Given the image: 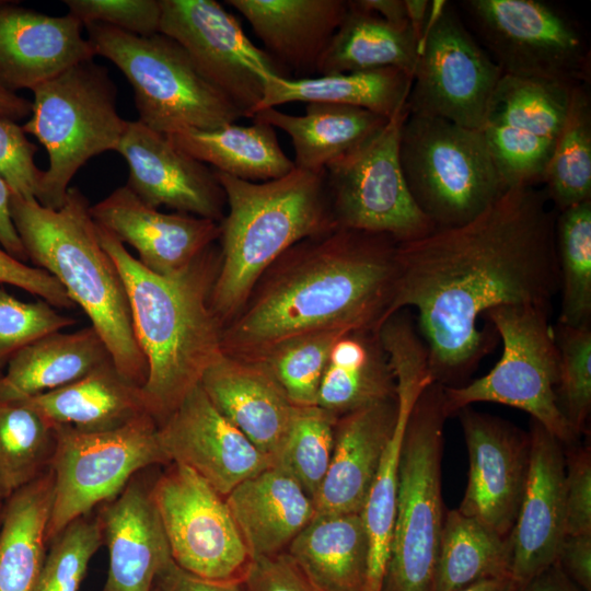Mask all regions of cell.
<instances>
[{
	"mask_svg": "<svg viewBox=\"0 0 591 591\" xmlns=\"http://www.w3.org/2000/svg\"><path fill=\"white\" fill-rule=\"evenodd\" d=\"M112 359L92 327L45 335L16 351L0 373V404L68 385Z\"/></svg>",
	"mask_w": 591,
	"mask_h": 591,
	"instance_id": "83f0119b",
	"label": "cell"
},
{
	"mask_svg": "<svg viewBox=\"0 0 591 591\" xmlns=\"http://www.w3.org/2000/svg\"><path fill=\"white\" fill-rule=\"evenodd\" d=\"M337 417L317 405L297 406L273 466L290 475L314 501L328 470Z\"/></svg>",
	"mask_w": 591,
	"mask_h": 591,
	"instance_id": "7bdbcfd3",
	"label": "cell"
},
{
	"mask_svg": "<svg viewBox=\"0 0 591 591\" xmlns=\"http://www.w3.org/2000/svg\"><path fill=\"white\" fill-rule=\"evenodd\" d=\"M502 74L453 7L432 1L406 109L482 130Z\"/></svg>",
	"mask_w": 591,
	"mask_h": 591,
	"instance_id": "5bb4252c",
	"label": "cell"
},
{
	"mask_svg": "<svg viewBox=\"0 0 591 591\" xmlns=\"http://www.w3.org/2000/svg\"><path fill=\"white\" fill-rule=\"evenodd\" d=\"M129 167L127 186L148 206L220 222L225 195L215 170L139 120L128 121L116 149Z\"/></svg>",
	"mask_w": 591,
	"mask_h": 591,
	"instance_id": "d6986e66",
	"label": "cell"
},
{
	"mask_svg": "<svg viewBox=\"0 0 591 591\" xmlns=\"http://www.w3.org/2000/svg\"><path fill=\"white\" fill-rule=\"evenodd\" d=\"M468 452V482L457 508L508 538L529 472L530 436L510 422L464 407L456 413Z\"/></svg>",
	"mask_w": 591,
	"mask_h": 591,
	"instance_id": "e0dca14e",
	"label": "cell"
},
{
	"mask_svg": "<svg viewBox=\"0 0 591 591\" xmlns=\"http://www.w3.org/2000/svg\"><path fill=\"white\" fill-rule=\"evenodd\" d=\"M354 7L397 27H410L404 0H350Z\"/></svg>",
	"mask_w": 591,
	"mask_h": 591,
	"instance_id": "6f0895ef",
	"label": "cell"
},
{
	"mask_svg": "<svg viewBox=\"0 0 591 591\" xmlns=\"http://www.w3.org/2000/svg\"><path fill=\"white\" fill-rule=\"evenodd\" d=\"M285 553L323 591H366L369 541L361 513H315Z\"/></svg>",
	"mask_w": 591,
	"mask_h": 591,
	"instance_id": "f546056e",
	"label": "cell"
},
{
	"mask_svg": "<svg viewBox=\"0 0 591 591\" xmlns=\"http://www.w3.org/2000/svg\"><path fill=\"white\" fill-rule=\"evenodd\" d=\"M32 102L16 93L0 88V116L13 121L30 117Z\"/></svg>",
	"mask_w": 591,
	"mask_h": 591,
	"instance_id": "91938a15",
	"label": "cell"
},
{
	"mask_svg": "<svg viewBox=\"0 0 591 591\" xmlns=\"http://www.w3.org/2000/svg\"><path fill=\"white\" fill-rule=\"evenodd\" d=\"M520 587L511 576H505L479 580L456 591H519Z\"/></svg>",
	"mask_w": 591,
	"mask_h": 591,
	"instance_id": "6125c7cd",
	"label": "cell"
},
{
	"mask_svg": "<svg viewBox=\"0 0 591 591\" xmlns=\"http://www.w3.org/2000/svg\"><path fill=\"white\" fill-rule=\"evenodd\" d=\"M418 43L410 27L394 26L347 1V12L321 56L320 76L397 68L412 77Z\"/></svg>",
	"mask_w": 591,
	"mask_h": 591,
	"instance_id": "8d00e7d4",
	"label": "cell"
},
{
	"mask_svg": "<svg viewBox=\"0 0 591 591\" xmlns=\"http://www.w3.org/2000/svg\"><path fill=\"white\" fill-rule=\"evenodd\" d=\"M551 311L533 305H501L484 314L502 340V355L484 376L444 386L449 416L474 403L508 405L529 413L564 444L579 436L561 414L556 398L558 350Z\"/></svg>",
	"mask_w": 591,
	"mask_h": 591,
	"instance_id": "30bf717a",
	"label": "cell"
},
{
	"mask_svg": "<svg viewBox=\"0 0 591 591\" xmlns=\"http://www.w3.org/2000/svg\"><path fill=\"white\" fill-rule=\"evenodd\" d=\"M10 197L11 192L0 177V244L11 256L25 263L28 258L11 217Z\"/></svg>",
	"mask_w": 591,
	"mask_h": 591,
	"instance_id": "9f6ffc18",
	"label": "cell"
},
{
	"mask_svg": "<svg viewBox=\"0 0 591 591\" xmlns=\"http://www.w3.org/2000/svg\"><path fill=\"white\" fill-rule=\"evenodd\" d=\"M398 155L416 206L436 229L470 222L508 190L478 129L408 113Z\"/></svg>",
	"mask_w": 591,
	"mask_h": 591,
	"instance_id": "9c48e42d",
	"label": "cell"
},
{
	"mask_svg": "<svg viewBox=\"0 0 591 591\" xmlns=\"http://www.w3.org/2000/svg\"><path fill=\"white\" fill-rule=\"evenodd\" d=\"M36 151L22 126L0 116V177L12 195L36 199L43 176L34 161Z\"/></svg>",
	"mask_w": 591,
	"mask_h": 591,
	"instance_id": "681fc988",
	"label": "cell"
},
{
	"mask_svg": "<svg viewBox=\"0 0 591 591\" xmlns=\"http://www.w3.org/2000/svg\"><path fill=\"white\" fill-rule=\"evenodd\" d=\"M148 470V468H147ZM143 470L112 500L97 507L108 569L102 591H152L161 568L172 559L167 538Z\"/></svg>",
	"mask_w": 591,
	"mask_h": 591,
	"instance_id": "7402d4cb",
	"label": "cell"
},
{
	"mask_svg": "<svg viewBox=\"0 0 591 591\" xmlns=\"http://www.w3.org/2000/svg\"><path fill=\"white\" fill-rule=\"evenodd\" d=\"M243 586L245 591H323L286 553L254 558Z\"/></svg>",
	"mask_w": 591,
	"mask_h": 591,
	"instance_id": "816d5d0a",
	"label": "cell"
},
{
	"mask_svg": "<svg viewBox=\"0 0 591 591\" xmlns=\"http://www.w3.org/2000/svg\"><path fill=\"white\" fill-rule=\"evenodd\" d=\"M152 591H155L154 589H152Z\"/></svg>",
	"mask_w": 591,
	"mask_h": 591,
	"instance_id": "e7e4bbea",
	"label": "cell"
},
{
	"mask_svg": "<svg viewBox=\"0 0 591 591\" xmlns=\"http://www.w3.org/2000/svg\"><path fill=\"white\" fill-rule=\"evenodd\" d=\"M155 591H245L243 583L220 582L197 577L181 567L173 559L158 572Z\"/></svg>",
	"mask_w": 591,
	"mask_h": 591,
	"instance_id": "11a10c76",
	"label": "cell"
},
{
	"mask_svg": "<svg viewBox=\"0 0 591 591\" xmlns=\"http://www.w3.org/2000/svg\"><path fill=\"white\" fill-rule=\"evenodd\" d=\"M56 425L28 401L0 404V502L50 470Z\"/></svg>",
	"mask_w": 591,
	"mask_h": 591,
	"instance_id": "ab89813d",
	"label": "cell"
},
{
	"mask_svg": "<svg viewBox=\"0 0 591 591\" xmlns=\"http://www.w3.org/2000/svg\"><path fill=\"white\" fill-rule=\"evenodd\" d=\"M572 88L502 74L490 97L482 131L488 139L553 147L564 126Z\"/></svg>",
	"mask_w": 591,
	"mask_h": 591,
	"instance_id": "836d02e7",
	"label": "cell"
},
{
	"mask_svg": "<svg viewBox=\"0 0 591 591\" xmlns=\"http://www.w3.org/2000/svg\"><path fill=\"white\" fill-rule=\"evenodd\" d=\"M287 73H316L321 56L346 12L344 0H227Z\"/></svg>",
	"mask_w": 591,
	"mask_h": 591,
	"instance_id": "484cf974",
	"label": "cell"
},
{
	"mask_svg": "<svg viewBox=\"0 0 591 591\" xmlns=\"http://www.w3.org/2000/svg\"><path fill=\"white\" fill-rule=\"evenodd\" d=\"M412 81L410 74L397 68L298 79L268 74L263 79V96L254 115L287 103L303 102L359 107L391 118L406 107Z\"/></svg>",
	"mask_w": 591,
	"mask_h": 591,
	"instance_id": "1f68e13d",
	"label": "cell"
},
{
	"mask_svg": "<svg viewBox=\"0 0 591 591\" xmlns=\"http://www.w3.org/2000/svg\"><path fill=\"white\" fill-rule=\"evenodd\" d=\"M556 217L545 190L519 185L463 225L398 243L385 321L397 311L416 310L433 382L454 386L489 351L494 336L477 325L489 310L552 311L559 292Z\"/></svg>",
	"mask_w": 591,
	"mask_h": 591,
	"instance_id": "6da1fadb",
	"label": "cell"
},
{
	"mask_svg": "<svg viewBox=\"0 0 591 591\" xmlns=\"http://www.w3.org/2000/svg\"><path fill=\"white\" fill-rule=\"evenodd\" d=\"M211 130H186L167 136L174 146L215 171L253 183L280 178L294 170L281 149L275 128L253 120Z\"/></svg>",
	"mask_w": 591,
	"mask_h": 591,
	"instance_id": "d590c367",
	"label": "cell"
},
{
	"mask_svg": "<svg viewBox=\"0 0 591 591\" xmlns=\"http://www.w3.org/2000/svg\"><path fill=\"white\" fill-rule=\"evenodd\" d=\"M90 213L96 224L132 246L148 270L163 277L186 271L220 236L219 222L159 211L127 185L90 206Z\"/></svg>",
	"mask_w": 591,
	"mask_h": 591,
	"instance_id": "44dd1931",
	"label": "cell"
},
{
	"mask_svg": "<svg viewBox=\"0 0 591 591\" xmlns=\"http://www.w3.org/2000/svg\"><path fill=\"white\" fill-rule=\"evenodd\" d=\"M26 401L53 424L89 433L115 430L149 414L141 387L123 376L112 359L68 385Z\"/></svg>",
	"mask_w": 591,
	"mask_h": 591,
	"instance_id": "f1b7e54d",
	"label": "cell"
},
{
	"mask_svg": "<svg viewBox=\"0 0 591 591\" xmlns=\"http://www.w3.org/2000/svg\"><path fill=\"white\" fill-rule=\"evenodd\" d=\"M519 591H583L561 569L554 565L520 587Z\"/></svg>",
	"mask_w": 591,
	"mask_h": 591,
	"instance_id": "680465c9",
	"label": "cell"
},
{
	"mask_svg": "<svg viewBox=\"0 0 591 591\" xmlns=\"http://www.w3.org/2000/svg\"><path fill=\"white\" fill-rule=\"evenodd\" d=\"M408 23L412 32L419 45L424 38L427 22L431 11V1L427 0H404Z\"/></svg>",
	"mask_w": 591,
	"mask_h": 591,
	"instance_id": "94428289",
	"label": "cell"
},
{
	"mask_svg": "<svg viewBox=\"0 0 591 591\" xmlns=\"http://www.w3.org/2000/svg\"><path fill=\"white\" fill-rule=\"evenodd\" d=\"M102 545L95 514L72 521L49 542L34 591H79L89 564Z\"/></svg>",
	"mask_w": 591,
	"mask_h": 591,
	"instance_id": "bcb514c9",
	"label": "cell"
},
{
	"mask_svg": "<svg viewBox=\"0 0 591 591\" xmlns=\"http://www.w3.org/2000/svg\"><path fill=\"white\" fill-rule=\"evenodd\" d=\"M158 436L170 463L193 470L221 496L273 466L233 424L195 386L160 425Z\"/></svg>",
	"mask_w": 591,
	"mask_h": 591,
	"instance_id": "ac0fdd59",
	"label": "cell"
},
{
	"mask_svg": "<svg viewBox=\"0 0 591 591\" xmlns=\"http://www.w3.org/2000/svg\"><path fill=\"white\" fill-rule=\"evenodd\" d=\"M553 328L558 350L557 405L580 436L587 432L591 410V324L568 326L557 322Z\"/></svg>",
	"mask_w": 591,
	"mask_h": 591,
	"instance_id": "f6af8a7d",
	"label": "cell"
},
{
	"mask_svg": "<svg viewBox=\"0 0 591 591\" xmlns=\"http://www.w3.org/2000/svg\"><path fill=\"white\" fill-rule=\"evenodd\" d=\"M444 385L417 396L402 439L397 499L382 591H433L444 522L441 495Z\"/></svg>",
	"mask_w": 591,
	"mask_h": 591,
	"instance_id": "8992f818",
	"label": "cell"
},
{
	"mask_svg": "<svg viewBox=\"0 0 591 591\" xmlns=\"http://www.w3.org/2000/svg\"><path fill=\"white\" fill-rule=\"evenodd\" d=\"M152 498L173 561L204 579L243 583L253 556L225 497L189 467L170 463Z\"/></svg>",
	"mask_w": 591,
	"mask_h": 591,
	"instance_id": "9a60e30c",
	"label": "cell"
},
{
	"mask_svg": "<svg viewBox=\"0 0 591 591\" xmlns=\"http://www.w3.org/2000/svg\"><path fill=\"white\" fill-rule=\"evenodd\" d=\"M511 564L509 537L459 509L445 513L433 591H456L479 580L511 576Z\"/></svg>",
	"mask_w": 591,
	"mask_h": 591,
	"instance_id": "74e56055",
	"label": "cell"
},
{
	"mask_svg": "<svg viewBox=\"0 0 591 591\" xmlns=\"http://www.w3.org/2000/svg\"><path fill=\"white\" fill-rule=\"evenodd\" d=\"M225 500L253 559L285 553L315 514L312 498L275 466L243 480Z\"/></svg>",
	"mask_w": 591,
	"mask_h": 591,
	"instance_id": "4316f807",
	"label": "cell"
},
{
	"mask_svg": "<svg viewBox=\"0 0 591 591\" xmlns=\"http://www.w3.org/2000/svg\"><path fill=\"white\" fill-rule=\"evenodd\" d=\"M348 332L320 331L288 339L260 361L296 406H313L335 340Z\"/></svg>",
	"mask_w": 591,
	"mask_h": 591,
	"instance_id": "ee69618b",
	"label": "cell"
},
{
	"mask_svg": "<svg viewBox=\"0 0 591 591\" xmlns=\"http://www.w3.org/2000/svg\"><path fill=\"white\" fill-rule=\"evenodd\" d=\"M160 464L170 460L149 414L106 432L56 425L48 544L72 521L115 498L137 473Z\"/></svg>",
	"mask_w": 591,
	"mask_h": 591,
	"instance_id": "8fae6325",
	"label": "cell"
},
{
	"mask_svg": "<svg viewBox=\"0 0 591 591\" xmlns=\"http://www.w3.org/2000/svg\"><path fill=\"white\" fill-rule=\"evenodd\" d=\"M406 107L359 147L324 170L337 228L387 234L398 243L420 239L433 230L406 185L398 155Z\"/></svg>",
	"mask_w": 591,
	"mask_h": 591,
	"instance_id": "4fadbf2b",
	"label": "cell"
},
{
	"mask_svg": "<svg viewBox=\"0 0 591 591\" xmlns=\"http://www.w3.org/2000/svg\"><path fill=\"white\" fill-rule=\"evenodd\" d=\"M54 497L51 470L3 502L0 521V591H34L48 549Z\"/></svg>",
	"mask_w": 591,
	"mask_h": 591,
	"instance_id": "e575fe53",
	"label": "cell"
},
{
	"mask_svg": "<svg viewBox=\"0 0 591 591\" xmlns=\"http://www.w3.org/2000/svg\"><path fill=\"white\" fill-rule=\"evenodd\" d=\"M215 173L228 210L219 222L220 264L210 304L224 326L283 253L337 227L324 172L294 167L280 178L262 183Z\"/></svg>",
	"mask_w": 591,
	"mask_h": 591,
	"instance_id": "5b68a950",
	"label": "cell"
},
{
	"mask_svg": "<svg viewBox=\"0 0 591 591\" xmlns=\"http://www.w3.org/2000/svg\"><path fill=\"white\" fill-rule=\"evenodd\" d=\"M72 14L53 16L0 1V88L16 93L96 55Z\"/></svg>",
	"mask_w": 591,
	"mask_h": 591,
	"instance_id": "603a6c76",
	"label": "cell"
},
{
	"mask_svg": "<svg viewBox=\"0 0 591 591\" xmlns=\"http://www.w3.org/2000/svg\"><path fill=\"white\" fill-rule=\"evenodd\" d=\"M84 27L95 54L111 60L131 84L138 120L150 129L170 136L217 129L243 117L171 37L138 36L102 23Z\"/></svg>",
	"mask_w": 591,
	"mask_h": 591,
	"instance_id": "52a82bcc",
	"label": "cell"
},
{
	"mask_svg": "<svg viewBox=\"0 0 591 591\" xmlns=\"http://www.w3.org/2000/svg\"><path fill=\"white\" fill-rule=\"evenodd\" d=\"M480 45L503 74L577 86L590 83V49L575 22L538 0H466Z\"/></svg>",
	"mask_w": 591,
	"mask_h": 591,
	"instance_id": "7c38bea8",
	"label": "cell"
},
{
	"mask_svg": "<svg viewBox=\"0 0 591 591\" xmlns=\"http://www.w3.org/2000/svg\"><path fill=\"white\" fill-rule=\"evenodd\" d=\"M199 385L212 405L271 462L291 426L296 405L262 362L225 354Z\"/></svg>",
	"mask_w": 591,
	"mask_h": 591,
	"instance_id": "cb8c5ba5",
	"label": "cell"
},
{
	"mask_svg": "<svg viewBox=\"0 0 591 591\" xmlns=\"http://www.w3.org/2000/svg\"><path fill=\"white\" fill-rule=\"evenodd\" d=\"M73 324L47 301L24 302L0 287V366L34 340Z\"/></svg>",
	"mask_w": 591,
	"mask_h": 591,
	"instance_id": "7dc6e473",
	"label": "cell"
},
{
	"mask_svg": "<svg viewBox=\"0 0 591 591\" xmlns=\"http://www.w3.org/2000/svg\"><path fill=\"white\" fill-rule=\"evenodd\" d=\"M252 119L290 137L296 169L321 173L332 161L373 137L390 118L359 107L308 103L304 115L267 108L257 112Z\"/></svg>",
	"mask_w": 591,
	"mask_h": 591,
	"instance_id": "4dcf8cb0",
	"label": "cell"
},
{
	"mask_svg": "<svg viewBox=\"0 0 591 591\" xmlns=\"http://www.w3.org/2000/svg\"><path fill=\"white\" fill-rule=\"evenodd\" d=\"M2 507H3V502H0V521H1Z\"/></svg>",
	"mask_w": 591,
	"mask_h": 591,
	"instance_id": "be15d7a7",
	"label": "cell"
},
{
	"mask_svg": "<svg viewBox=\"0 0 591 591\" xmlns=\"http://www.w3.org/2000/svg\"><path fill=\"white\" fill-rule=\"evenodd\" d=\"M0 283H8L37 296L55 308L74 306L60 282L46 270L31 267L0 250Z\"/></svg>",
	"mask_w": 591,
	"mask_h": 591,
	"instance_id": "f5cc1de1",
	"label": "cell"
},
{
	"mask_svg": "<svg viewBox=\"0 0 591 591\" xmlns=\"http://www.w3.org/2000/svg\"><path fill=\"white\" fill-rule=\"evenodd\" d=\"M567 454L565 455L566 536L591 534L590 447H575Z\"/></svg>",
	"mask_w": 591,
	"mask_h": 591,
	"instance_id": "f907efd6",
	"label": "cell"
},
{
	"mask_svg": "<svg viewBox=\"0 0 591 591\" xmlns=\"http://www.w3.org/2000/svg\"><path fill=\"white\" fill-rule=\"evenodd\" d=\"M397 246L387 234L340 228L299 242L223 326V354L257 362L301 335L379 331L394 293Z\"/></svg>",
	"mask_w": 591,
	"mask_h": 591,
	"instance_id": "7a4b0ae2",
	"label": "cell"
},
{
	"mask_svg": "<svg viewBox=\"0 0 591 591\" xmlns=\"http://www.w3.org/2000/svg\"><path fill=\"white\" fill-rule=\"evenodd\" d=\"M543 182L558 212L591 200V99L586 84L571 90L566 119Z\"/></svg>",
	"mask_w": 591,
	"mask_h": 591,
	"instance_id": "60d3db41",
	"label": "cell"
},
{
	"mask_svg": "<svg viewBox=\"0 0 591 591\" xmlns=\"http://www.w3.org/2000/svg\"><path fill=\"white\" fill-rule=\"evenodd\" d=\"M557 563L583 591H591V534L566 536Z\"/></svg>",
	"mask_w": 591,
	"mask_h": 591,
	"instance_id": "db71d44e",
	"label": "cell"
},
{
	"mask_svg": "<svg viewBox=\"0 0 591 591\" xmlns=\"http://www.w3.org/2000/svg\"><path fill=\"white\" fill-rule=\"evenodd\" d=\"M160 33L177 42L205 79L243 117L262 100L264 77L290 78L215 0H160Z\"/></svg>",
	"mask_w": 591,
	"mask_h": 591,
	"instance_id": "2e32d148",
	"label": "cell"
},
{
	"mask_svg": "<svg viewBox=\"0 0 591 591\" xmlns=\"http://www.w3.org/2000/svg\"><path fill=\"white\" fill-rule=\"evenodd\" d=\"M556 256L561 292L558 323L591 324V200L558 212Z\"/></svg>",
	"mask_w": 591,
	"mask_h": 591,
	"instance_id": "b9f144b4",
	"label": "cell"
},
{
	"mask_svg": "<svg viewBox=\"0 0 591 591\" xmlns=\"http://www.w3.org/2000/svg\"><path fill=\"white\" fill-rule=\"evenodd\" d=\"M83 26L102 23L138 36L160 33V0H65Z\"/></svg>",
	"mask_w": 591,
	"mask_h": 591,
	"instance_id": "c3c4849f",
	"label": "cell"
},
{
	"mask_svg": "<svg viewBox=\"0 0 591 591\" xmlns=\"http://www.w3.org/2000/svg\"><path fill=\"white\" fill-rule=\"evenodd\" d=\"M397 418V396L337 418L331 463L314 499L315 513H361Z\"/></svg>",
	"mask_w": 591,
	"mask_h": 591,
	"instance_id": "d4e9b609",
	"label": "cell"
},
{
	"mask_svg": "<svg viewBox=\"0 0 591 591\" xmlns=\"http://www.w3.org/2000/svg\"><path fill=\"white\" fill-rule=\"evenodd\" d=\"M129 299L132 326L148 363L141 386L148 413L162 424L223 354V326L210 304L220 248L208 247L184 273L148 270L116 236L96 224Z\"/></svg>",
	"mask_w": 591,
	"mask_h": 591,
	"instance_id": "3957f363",
	"label": "cell"
},
{
	"mask_svg": "<svg viewBox=\"0 0 591 591\" xmlns=\"http://www.w3.org/2000/svg\"><path fill=\"white\" fill-rule=\"evenodd\" d=\"M396 381L379 331L357 329L333 344L316 405L337 418L395 398Z\"/></svg>",
	"mask_w": 591,
	"mask_h": 591,
	"instance_id": "d6a6232c",
	"label": "cell"
},
{
	"mask_svg": "<svg viewBox=\"0 0 591 591\" xmlns=\"http://www.w3.org/2000/svg\"><path fill=\"white\" fill-rule=\"evenodd\" d=\"M32 91V113L22 128L44 146L49 159L36 200L58 209L78 170L97 154L116 151L128 120L117 112V89L107 69L93 59Z\"/></svg>",
	"mask_w": 591,
	"mask_h": 591,
	"instance_id": "ba28073f",
	"label": "cell"
},
{
	"mask_svg": "<svg viewBox=\"0 0 591 591\" xmlns=\"http://www.w3.org/2000/svg\"><path fill=\"white\" fill-rule=\"evenodd\" d=\"M10 211L27 258L54 276L92 322L117 370L142 386L148 363L137 341L121 275L100 243L90 204L76 187L62 206L10 197Z\"/></svg>",
	"mask_w": 591,
	"mask_h": 591,
	"instance_id": "277c9868",
	"label": "cell"
},
{
	"mask_svg": "<svg viewBox=\"0 0 591 591\" xmlns=\"http://www.w3.org/2000/svg\"><path fill=\"white\" fill-rule=\"evenodd\" d=\"M426 382L396 384L398 418L394 433L381 459L361 517L369 541V566L366 591H382L396 513L398 462L408 414Z\"/></svg>",
	"mask_w": 591,
	"mask_h": 591,
	"instance_id": "f35d334b",
	"label": "cell"
},
{
	"mask_svg": "<svg viewBox=\"0 0 591 591\" xmlns=\"http://www.w3.org/2000/svg\"><path fill=\"white\" fill-rule=\"evenodd\" d=\"M524 494L509 535L511 576L520 584L557 561L566 537L564 443L532 419Z\"/></svg>",
	"mask_w": 591,
	"mask_h": 591,
	"instance_id": "ffe728a7",
	"label": "cell"
}]
</instances>
